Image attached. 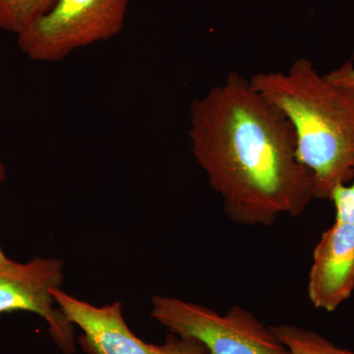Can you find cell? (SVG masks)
<instances>
[{
    "instance_id": "1",
    "label": "cell",
    "mask_w": 354,
    "mask_h": 354,
    "mask_svg": "<svg viewBox=\"0 0 354 354\" xmlns=\"http://www.w3.org/2000/svg\"><path fill=\"white\" fill-rule=\"evenodd\" d=\"M193 156L234 223L269 227L297 216L314 198L285 114L239 72L190 106Z\"/></svg>"
},
{
    "instance_id": "2",
    "label": "cell",
    "mask_w": 354,
    "mask_h": 354,
    "mask_svg": "<svg viewBox=\"0 0 354 354\" xmlns=\"http://www.w3.org/2000/svg\"><path fill=\"white\" fill-rule=\"evenodd\" d=\"M249 81L292 125L314 198L330 200L337 186L354 176V88L329 82L306 57L286 72H259Z\"/></svg>"
},
{
    "instance_id": "3",
    "label": "cell",
    "mask_w": 354,
    "mask_h": 354,
    "mask_svg": "<svg viewBox=\"0 0 354 354\" xmlns=\"http://www.w3.org/2000/svg\"><path fill=\"white\" fill-rule=\"evenodd\" d=\"M150 316L171 334L202 342L207 354H291L271 326L239 305L220 314L202 305L157 295Z\"/></svg>"
},
{
    "instance_id": "4",
    "label": "cell",
    "mask_w": 354,
    "mask_h": 354,
    "mask_svg": "<svg viewBox=\"0 0 354 354\" xmlns=\"http://www.w3.org/2000/svg\"><path fill=\"white\" fill-rule=\"evenodd\" d=\"M130 0H55L17 35L20 50L36 62H58L78 48L120 34Z\"/></svg>"
},
{
    "instance_id": "5",
    "label": "cell",
    "mask_w": 354,
    "mask_h": 354,
    "mask_svg": "<svg viewBox=\"0 0 354 354\" xmlns=\"http://www.w3.org/2000/svg\"><path fill=\"white\" fill-rule=\"evenodd\" d=\"M53 295L64 315L82 332L76 342L86 354H207L202 342L171 333L160 346L144 342L128 327L120 301L97 307L62 288L53 290Z\"/></svg>"
},
{
    "instance_id": "6",
    "label": "cell",
    "mask_w": 354,
    "mask_h": 354,
    "mask_svg": "<svg viewBox=\"0 0 354 354\" xmlns=\"http://www.w3.org/2000/svg\"><path fill=\"white\" fill-rule=\"evenodd\" d=\"M64 262L36 257L27 263L0 264V314L29 311L48 324L51 339L64 354L76 353L75 326L57 306L53 290L62 288Z\"/></svg>"
},
{
    "instance_id": "7",
    "label": "cell",
    "mask_w": 354,
    "mask_h": 354,
    "mask_svg": "<svg viewBox=\"0 0 354 354\" xmlns=\"http://www.w3.org/2000/svg\"><path fill=\"white\" fill-rule=\"evenodd\" d=\"M354 291V223L335 218L313 250L307 295L316 309L334 312Z\"/></svg>"
},
{
    "instance_id": "8",
    "label": "cell",
    "mask_w": 354,
    "mask_h": 354,
    "mask_svg": "<svg viewBox=\"0 0 354 354\" xmlns=\"http://www.w3.org/2000/svg\"><path fill=\"white\" fill-rule=\"evenodd\" d=\"M271 328L291 354H354L351 349L337 346L316 330L286 323Z\"/></svg>"
},
{
    "instance_id": "9",
    "label": "cell",
    "mask_w": 354,
    "mask_h": 354,
    "mask_svg": "<svg viewBox=\"0 0 354 354\" xmlns=\"http://www.w3.org/2000/svg\"><path fill=\"white\" fill-rule=\"evenodd\" d=\"M55 0H0V30L18 35L44 15Z\"/></svg>"
},
{
    "instance_id": "10",
    "label": "cell",
    "mask_w": 354,
    "mask_h": 354,
    "mask_svg": "<svg viewBox=\"0 0 354 354\" xmlns=\"http://www.w3.org/2000/svg\"><path fill=\"white\" fill-rule=\"evenodd\" d=\"M330 200L334 203L335 218L354 223V176L351 183L337 186Z\"/></svg>"
},
{
    "instance_id": "11",
    "label": "cell",
    "mask_w": 354,
    "mask_h": 354,
    "mask_svg": "<svg viewBox=\"0 0 354 354\" xmlns=\"http://www.w3.org/2000/svg\"><path fill=\"white\" fill-rule=\"evenodd\" d=\"M325 78L329 82L342 87L354 88V64L353 59H349L341 65L339 68L332 70L326 74Z\"/></svg>"
},
{
    "instance_id": "12",
    "label": "cell",
    "mask_w": 354,
    "mask_h": 354,
    "mask_svg": "<svg viewBox=\"0 0 354 354\" xmlns=\"http://www.w3.org/2000/svg\"><path fill=\"white\" fill-rule=\"evenodd\" d=\"M6 167H4L3 162H2L1 160H0V183H2V181L6 180ZM7 260H8V258H7L6 255H4L3 251H2L1 248H0V264H2V263L6 262V261Z\"/></svg>"
}]
</instances>
